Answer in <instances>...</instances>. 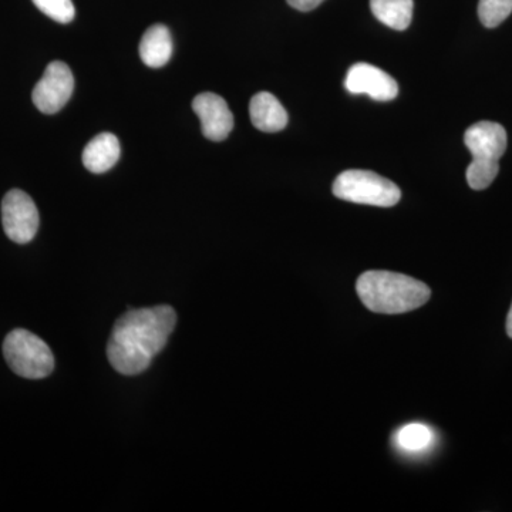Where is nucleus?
<instances>
[{
    "mask_svg": "<svg viewBox=\"0 0 512 512\" xmlns=\"http://www.w3.org/2000/svg\"><path fill=\"white\" fill-rule=\"evenodd\" d=\"M175 325L177 313L168 305L123 313L107 345L110 365L121 375H140L165 348Z\"/></svg>",
    "mask_w": 512,
    "mask_h": 512,
    "instance_id": "obj_1",
    "label": "nucleus"
},
{
    "mask_svg": "<svg viewBox=\"0 0 512 512\" xmlns=\"http://www.w3.org/2000/svg\"><path fill=\"white\" fill-rule=\"evenodd\" d=\"M356 291L369 311L386 315L419 309L431 296L429 286L423 282L389 271H369L360 275Z\"/></svg>",
    "mask_w": 512,
    "mask_h": 512,
    "instance_id": "obj_2",
    "label": "nucleus"
},
{
    "mask_svg": "<svg viewBox=\"0 0 512 512\" xmlns=\"http://www.w3.org/2000/svg\"><path fill=\"white\" fill-rule=\"evenodd\" d=\"M464 143L473 156L467 168V183L473 190L483 191L500 171V158L507 150V131L494 121H480L467 128Z\"/></svg>",
    "mask_w": 512,
    "mask_h": 512,
    "instance_id": "obj_3",
    "label": "nucleus"
},
{
    "mask_svg": "<svg viewBox=\"0 0 512 512\" xmlns=\"http://www.w3.org/2000/svg\"><path fill=\"white\" fill-rule=\"evenodd\" d=\"M3 355L10 369L25 379H45L55 369V356L42 339L25 329H16L3 342Z\"/></svg>",
    "mask_w": 512,
    "mask_h": 512,
    "instance_id": "obj_4",
    "label": "nucleus"
},
{
    "mask_svg": "<svg viewBox=\"0 0 512 512\" xmlns=\"http://www.w3.org/2000/svg\"><path fill=\"white\" fill-rule=\"evenodd\" d=\"M333 194L339 200L383 208L393 207L402 198L396 184L366 170L343 171L333 183Z\"/></svg>",
    "mask_w": 512,
    "mask_h": 512,
    "instance_id": "obj_5",
    "label": "nucleus"
},
{
    "mask_svg": "<svg viewBox=\"0 0 512 512\" xmlns=\"http://www.w3.org/2000/svg\"><path fill=\"white\" fill-rule=\"evenodd\" d=\"M2 222L6 235L16 244H28L39 229V211L26 192L9 191L2 202Z\"/></svg>",
    "mask_w": 512,
    "mask_h": 512,
    "instance_id": "obj_6",
    "label": "nucleus"
},
{
    "mask_svg": "<svg viewBox=\"0 0 512 512\" xmlns=\"http://www.w3.org/2000/svg\"><path fill=\"white\" fill-rule=\"evenodd\" d=\"M74 90L72 70L63 62H52L33 89L32 100L43 114H56L66 106Z\"/></svg>",
    "mask_w": 512,
    "mask_h": 512,
    "instance_id": "obj_7",
    "label": "nucleus"
},
{
    "mask_svg": "<svg viewBox=\"0 0 512 512\" xmlns=\"http://www.w3.org/2000/svg\"><path fill=\"white\" fill-rule=\"evenodd\" d=\"M345 87L352 94H367L376 101L394 100L399 94V84L390 74L367 63H356L350 67Z\"/></svg>",
    "mask_w": 512,
    "mask_h": 512,
    "instance_id": "obj_8",
    "label": "nucleus"
},
{
    "mask_svg": "<svg viewBox=\"0 0 512 512\" xmlns=\"http://www.w3.org/2000/svg\"><path fill=\"white\" fill-rule=\"evenodd\" d=\"M192 109L201 121L202 134L211 141L225 140L234 128V114L227 101L215 93H201L192 101Z\"/></svg>",
    "mask_w": 512,
    "mask_h": 512,
    "instance_id": "obj_9",
    "label": "nucleus"
},
{
    "mask_svg": "<svg viewBox=\"0 0 512 512\" xmlns=\"http://www.w3.org/2000/svg\"><path fill=\"white\" fill-rule=\"evenodd\" d=\"M252 124L264 133H278L288 126V113L274 94L261 92L249 104Z\"/></svg>",
    "mask_w": 512,
    "mask_h": 512,
    "instance_id": "obj_10",
    "label": "nucleus"
},
{
    "mask_svg": "<svg viewBox=\"0 0 512 512\" xmlns=\"http://www.w3.org/2000/svg\"><path fill=\"white\" fill-rule=\"evenodd\" d=\"M121 154L119 138L111 133L99 134L83 151V164L90 173L103 174L113 168Z\"/></svg>",
    "mask_w": 512,
    "mask_h": 512,
    "instance_id": "obj_11",
    "label": "nucleus"
},
{
    "mask_svg": "<svg viewBox=\"0 0 512 512\" xmlns=\"http://www.w3.org/2000/svg\"><path fill=\"white\" fill-rule=\"evenodd\" d=\"M173 55V40L170 30L164 25H154L144 33L140 43V57L144 64L160 69L170 62Z\"/></svg>",
    "mask_w": 512,
    "mask_h": 512,
    "instance_id": "obj_12",
    "label": "nucleus"
},
{
    "mask_svg": "<svg viewBox=\"0 0 512 512\" xmlns=\"http://www.w3.org/2000/svg\"><path fill=\"white\" fill-rule=\"evenodd\" d=\"M413 0H370L375 18L394 30H406L413 19Z\"/></svg>",
    "mask_w": 512,
    "mask_h": 512,
    "instance_id": "obj_13",
    "label": "nucleus"
},
{
    "mask_svg": "<svg viewBox=\"0 0 512 512\" xmlns=\"http://www.w3.org/2000/svg\"><path fill=\"white\" fill-rule=\"evenodd\" d=\"M397 446L407 453H419L427 450L433 444L434 434L429 427L424 424H407L403 429L397 431Z\"/></svg>",
    "mask_w": 512,
    "mask_h": 512,
    "instance_id": "obj_14",
    "label": "nucleus"
},
{
    "mask_svg": "<svg viewBox=\"0 0 512 512\" xmlns=\"http://www.w3.org/2000/svg\"><path fill=\"white\" fill-rule=\"evenodd\" d=\"M512 13V0H480L478 18L488 29L497 28Z\"/></svg>",
    "mask_w": 512,
    "mask_h": 512,
    "instance_id": "obj_15",
    "label": "nucleus"
},
{
    "mask_svg": "<svg viewBox=\"0 0 512 512\" xmlns=\"http://www.w3.org/2000/svg\"><path fill=\"white\" fill-rule=\"evenodd\" d=\"M33 3L40 12L63 25L72 22L76 15L72 0H33Z\"/></svg>",
    "mask_w": 512,
    "mask_h": 512,
    "instance_id": "obj_16",
    "label": "nucleus"
},
{
    "mask_svg": "<svg viewBox=\"0 0 512 512\" xmlns=\"http://www.w3.org/2000/svg\"><path fill=\"white\" fill-rule=\"evenodd\" d=\"M325 0H288L289 5L299 12H311V10L318 8L319 5Z\"/></svg>",
    "mask_w": 512,
    "mask_h": 512,
    "instance_id": "obj_17",
    "label": "nucleus"
},
{
    "mask_svg": "<svg viewBox=\"0 0 512 512\" xmlns=\"http://www.w3.org/2000/svg\"><path fill=\"white\" fill-rule=\"evenodd\" d=\"M507 335L510 336V338L512 339V305L510 312H508L507 316Z\"/></svg>",
    "mask_w": 512,
    "mask_h": 512,
    "instance_id": "obj_18",
    "label": "nucleus"
}]
</instances>
